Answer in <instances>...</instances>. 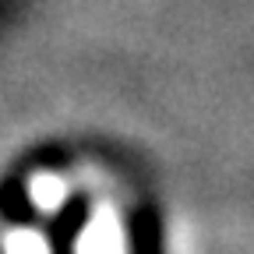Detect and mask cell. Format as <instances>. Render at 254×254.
Here are the masks:
<instances>
[{"label":"cell","instance_id":"cell-2","mask_svg":"<svg viewBox=\"0 0 254 254\" xmlns=\"http://www.w3.org/2000/svg\"><path fill=\"white\" fill-rule=\"evenodd\" d=\"M67 198H71V184L64 180L60 173L43 170V173H36L28 180V201L36 205L39 212H46V215L64 212V208H67Z\"/></svg>","mask_w":254,"mask_h":254},{"label":"cell","instance_id":"cell-3","mask_svg":"<svg viewBox=\"0 0 254 254\" xmlns=\"http://www.w3.org/2000/svg\"><path fill=\"white\" fill-rule=\"evenodd\" d=\"M4 254H50V244L36 230H7L4 233Z\"/></svg>","mask_w":254,"mask_h":254},{"label":"cell","instance_id":"cell-1","mask_svg":"<svg viewBox=\"0 0 254 254\" xmlns=\"http://www.w3.org/2000/svg\"><path fill=\"white\" fill-rule=\"evenodd\" d=\"M74 254H127V230L113 205H95L88 226L74 240Z\"/></svg>","mask_w":254,"mask_h":254}]
</instances>
